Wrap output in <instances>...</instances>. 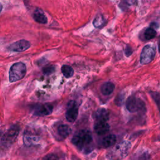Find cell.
Masks as SVG:
<instances>
[{
    "label": "cell",
    "instance_id": "8",
    "mask_svg": "<svg viewBox=\"0 0 160 160\" xmlns=\"http://www.w3.org/2000/svg\"><path fill=\"white\" fill-rule=\"evenodd\" d=\"M31 46L30 42L25 39H21L11 44L8 49L9 51L14 52H22L27 50Z\"/></svg>",
    "mask_w": 160,
    "mask_h": 160
},
{
    "label": "cell",
    "instance_id": "14",
    "mask_svg": "<svg viewBox=\"0 0 160 160\" xmlns=\"http://www.w3.org/2000/svg\"><path fill=\"white\" fill-rule=\"evenodd\" d=\"M34 19L40 24H46L48 19L43 11L39 9H36L32 14Z\"/></svg>",
    "mask_w": 160,
    "mask_h": 160
},
{
    "label": "cell",
    "instance_id": "19",
    "mask_svg": "<svg viewBox=\"0 0 160 160\" xmlns=\"http://www.w3.org/2000/svg\"><path fill=\"white\" fill-rule=\"evenodd\" d=\"M61 72L66 78H71L74 74V70L70 66L63 65L61 67Z\"/></svg>",
    "mask_w": 160,
    "mask_h": 160
},
{
    "label": "cell",
    "instance_id": "13",
    "mask_svg": "<svg viewBox=\"0 0 160 160\" xmlns=\"http://www.w3.org/2000/svg\"><path fill=\"white\" fill-rule=\"evenodd\" d=\"M71 132V128L66 124H61L57 128V133L62 139L68 138Z\"/></svg>",
    "mask_w": 160,
    "mask_h": 160
},
{
    "label": "cell",
    "instance_id": "10",
    "mask_svg": "<svg viewBox=\"0 0 160 160\" xmlns=\"http://www.w3.org/2000/svg\"><path fill=\"white\" fill-rule=\"evenodd\" d=\"M109 112L104 108H99L93 113V118L96 122H106L109 119Z\"/></svg>",
    "mask_w": 160,
    "mask_h": 160
},
{
    "label": "cell",
    "instance_id": "17",
    "mask_svg": "<svg viewBox=\"0 0 160 160\" xmlns=\"http://www.w3.org/2000/svg\"><path fill=\"white\" fill-rule=\"evenodd\" d=\"M106 19L102 15H97L93 21V25L96 28H101L106 24Z\"/></svg>",
    "mask_w": 160,
    "mask_h": 160
},
{
    "label": "cell",
    "instance_id": "12",
    "mask_svg": "<svg viewBox=\"0 0 160 160\" xmlns=\"http://www.w3.org/2000/svg\"><path fill=\"white\" fill-rule=\"evenodd\" d=\"M116 142V137L114 134H109L102 138L101 145L103 148H110L115 144Z\"/></svg>",
    "mask_w": 160,
    "mask_h": 160
},
{
    "label": "cell",
    "instance_id": "3",
    "mask_svg": "<svg viewBox=\"0 0 160 160\" xmlns=\"http://www.w3.org/2000/svg\"><path fill=\"white\" fill-rule=\"evenodd\" d=\"M19 131L20 128L19 126L15 124L11 126L1 137V147L2 148H7L11 146L16 141Z\"/></svg>",
    "mask_w": 160,
    "mask_h": 160
},
{
    "label": "cell",
    "instance_id": "21",
    "mask_svg": "<svg viewBox=\"0 0 160 160\" xmlns=\"http://www.w3.org/2000/svg\"><path fill=\"white\" fill-rule=\"evenodd\" d=\"M39 141V138L36 136H26L24 137V143L30 146Z\"/></svg>",
    "mask_w": 160,
    "mask_h": 160
},
{
    "label": "cell",
    "instance_id": "11",
    "mask_svg": "<svg viewBox=\"0 0 160 160\" xmlns=\"http://www.w3.org/2000/svg\"><path fill=\"white\" fill-rule=\"evenodd\" d=\"M109 125L107 122H96L94 126L95 132L98 135H103L107 133L109 130Z\"/></svg>",
    "mask_w": 160,
    "mask_h": 160
},
{
    "label": "cell",
    "instance_id": "23",
    "mask_svg": "<svg viewBox=\"0 0 160 160\" xmlns=\"http://www.w3.org/2000/svg\"><path fill=\"white\" fill-rule=\"evenodd\" d=\"M42 71L45 74H50L54 71V67L52 66L46 67L43 69Z\"/></svg>",
    "mask_w": 160,
    "mask_h": 160
},
{
    "label": "cell",
    "instance_id": "26",
    "mask_svg": "<svg viewBox=\"0 0 160 160\" xmlns=\"http://www.w3.org/2000/svg\"><path fill=\"white\" fill-rule=\"evenodd\" d=\"M158 50H159V52H160V40L158 42Z\"/></svg>",
    "mask_w": 160,
    "mask_h": 160
},
{
    "label": "cell",
    "instance_id": "16",
    "mask_svg": "<svg viewBox=\"0 0 160 160\" xmlns=\"http://www.w3.org/2000/svg\"><path fill=\"white\" fill-rule=\"evenodd\" d=\"M131 160H152L151 156L147 151H138L132 155Z\"/></svg>",
    "mask_w": 160,
    "mask_h": 160
},
{
    "label": "cell",
    "instance_id": "22",
    "mask_svg": "<svg viewBox=\"0 0 160 160\" xmlns=\"http://www.w3.org/2000/svg\"><path fill=\"white\" fill-rule=\"evenodd\" d=\"M42 160H59V156L54 153H49L44 156Z\"/></svg>",
    "mask_w": 160,
    "mask_h": 160
},
{
    "label": "cell",
    "instance_id": "24",
    "mask_svg": "<svg viewBox=\"0 0 160 160\" xmlns=\"http://www.w3.org/2000/svg\"><path fill=\"white\" fill-rule=\"evenodd\" d=\"M125 54L126 55V56H129L131 55V54L132 53V49L131 48V47H130L129 46H127L126 49H125Z\"/></svg>",
    "mask_w": 160,
    "mask_h": 160
},
{
    "label": "cell",
    "instance_id": "25",
    "mask_svg": "<svg viewBox=\"0 0 160 160\" xmlns=\"http://www.w3.org/2000/svg\"><path fill=\"white\" fill-rule=\"evenodd\" d=\"M119 97V99L118 100H116L115 101L116 103L118 105V106H121L122 104V103L123 102V100H124V96L123 95H120V96H118Z\"/></svg>",
    "mask_w": 160,
    "mask_h": 160
},
{
    "label": "cell",
    "instance_id": "18",
    "mask_svg": "<svg viewBox=\"0 0 160 160\" xmlns=\"http://www.w3.org/2000/svg\"><path fill=\"white\" fill-rule=\"evenodd\" d=\"M156 34L157 32L155 29H154L152 27H149L144 31L143 36H144V39L150 40L155 38V36H156Z\"/></svg>",
    "mask_w": 160,
    "mask_h": 160
},
{
    "label": "cell",
    "instance_id": "1",
    "mask_svg": "<svg viewBox=\"0 0 160 160\" xmlns=\"http://www.w3.org/2000/svg\"><path fill=\"white\" fill-rule=\"evenodd\" d=\"M71 142L81 152L88 154L94 149L93 139L91 132L81 129L76 132L71 139Z\"/></svg>",
    "mask_w": 160,
    "mask_h": 160
},
{
    "label": "cell",
    "instance_id": "15",
    "mask_svg": "<svg viewBox=\"0 0 160 160\" xmlns=\"http://www.w3.org/2000/svg\"><path fill=\"white\" fill-rule=\"evenodd\" d=\"M114 84L109 81L106 82L101 86V92L103 95L108 96L111 94L114 89Z\"/></svg>",
    "mask_w": 160,
    "mask_h": 160
},
{
    "label": "cell",
    "instance_id": "20",
    "mask_svg": "<svg viewBox=\"0 0 160 160\" xmlns=\"http://www.w3.org/2000/svg\"><path fill=\"white\" fill-rule=\"evenodd\" d=\"M149 94L155 103L156 104L160 112V93L157 91H149Z\"/></svg>",
    "mask_w": 160,
    "mask_h": 160
},
{
    "label": "cell",
    "instance_id": "9",
    "mask_svg": "<svg viewBox=\"0 0 160 160\" xmlns=\"http://www.w3.org/2000/svg\"><path fill=\"white\" fill-rule=\"evenodd\" d=\"M53 107L49 104H42L36 105L33 109V114L36 116H47L52 113Z\"/></svg>",
    "mask_w": 160,
    "mask_h": 160
},
{
    "label": "cell",
    "instance_id": "4",
    "mask_svg": "<svg viewBox=\"0 0 160 160\" xmlns=\"http://www.w3.org/2000/svg\"><path fill=\"white\" fill-rule=\"evenodd\" d=\"M26 73V66L21 62L13 64L9 69V80L11 82H14L21 79Z\"/></svg>",
    "mask_w": 160,
    "mask_h": 160
},
{
    "label": "cell",
    "instance_id": "7",
    "mask_svg": "<svg viewBox=\"0 0 160 160\" xmlns=\"http://www.w3.org/2000/svg\"><path fill=\"white\" fill-rule=\"evenodd\" d=\"M65 115L66 120L70 122H73L76 120L78 116V106L75 101H69Z\"/></svg>",
    "mask_w": 160,
    "mask_h": 160
},
{
    "label": "cell",
    "instance_id": "5",
    "mask_svg": "<svg viewBox=\"0 0 160 160\" xmlns=\"http://www.w3.org/2000/svg\"><path fill=\"white\" fill-rule=\"evenodd\" d=\"M126 106L130 112L146 111L144 102L135 96H131L127 99L126 101Z\"/></svg>",
    "mask_w": 160,
    "mask_h": 160
},
{
    "label": "cell",
    "instance_id": "6",
    "mask_svg": "<svg viewBox=\"0 0 160 160\" xmlns=\"http://www.w3.org/2000/svg\"><path fill=\"white\" fill-rule=\"evenodd\" d=\"M156 55L155 48L150 45L147 44L142 49L140 55V62L142 64H148L151 62L154 59Z\"/></svg>",
    "mask_w": 160,
    "mask_h": 160
},
{
    "label": "cell",
    "instance_id": "2",
    "mask_svg": "<svg viewBox=\"0 0 160 160\" xmlns=\"http://www.w3.org/2000/svg\"><path fill=\"white\" fill-rule=\"evenodd\" d=\"M131 144L128 141H123L113 146L106 154L109 160H122L128 154Z\"/></svg>",
    "mask_w": 160,
    "mask_h": 160
}]
</instances>
